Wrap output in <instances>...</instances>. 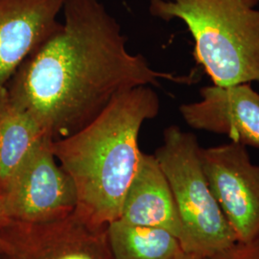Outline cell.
<instances>
[{
    "label": "cell",
    "instance_id": "1",
    "mask_svg": "<svg viewBox=\"0 0 259 259\" xmlns=\"http://www.w3.org/2000/svg\"><path fill=\"white\" fill-rule=\"evenodd\" d=\"M65 21L28 57L7 84L12 100L53 139L83 129L118 94L160 80L191 78L153 69L130 53L121 26L100 0H65Z\"/></svg>",
    "mask_w": 259,
    "mask_h": 259
},
{
    "label": "cell",
    "instance_id": "2",
    "mask_svg": "<svg viewBox=\"0 0 259 259\" xmlns=\"http://www.w3.org/2000/svg\"><path fill=\"white\" fill-rule=\"evenodd\" d=\"M159 109L150 85L135 88L116 95L83 129L52 140L56 159L74 183L76 210L90 221L107 226L119 218L143 154L139 132Z\"/></svg>",
    "mask_w": 259,
    "mask_h": 259
},
{
    "label": "cell",
    "instance_id": "3",
    "mask_svg": "<svg viewBox=\"0 0 259 259\" xmlns=\"http://www.w3.org/2000/svg\"><path fill=\"white\" fill-rule=\"evenodd\" d=\"M259 0H151L154 18L182 20L214 85L259 81Z\"/></svg>",
    "mask_w": 259,
    "mask_h": 259
},
{
    "label": "cell",
    "instance_id": "4",
    "mask_svg": "<svg viewBox=\"0 0 259 259\" xmlns=\"http://www.w3.org/2000/svg\"><path fill=\"white\" fill-rule=\"evenodd\" d=\"M201 146L178 126L163 133L155 157L174 196L186 233L185 251L206 258L236 243L232 229L204 175Z\"/></svg>",
    "mask_w": 259,
    "mask_h": 259
},
{
    "label": "cell",
    "instance_id": "5",
    "mask_svg": "<svg viewBox=\"0 0 259 259\" xmlns=\"http://www.w3.org/2000/svg\"><path fill=\"white\" fill-rule=\"evenodd\" d=\"M2 259H113L107 226L76 209L64 218L42 224L11 221L0 229Z\"/></svg>",
    "mask_w": 259,
    "mask_h": 259
},
{
    "label": "cell",
    "instance_id": "6",
    "mask_svg": "<svg viewBox=\"0 0 259 259\" xmlns=\"http://www.w3.org/2000/svg\"><path fill=\"white\" fill-rule=\"evenodd\" d=\"M45 140L11 182L2 200L11 221L42 224L73 212L77 207L74 183L58 163Z\"/></svg>",
    "mask_w": 259,
    "mask_h": 259
},
{
    "label": "cell",
    "instance_id": "7",
    "mask_svg": "<svg viewBox=\"0 0 259 259\" xmlns=\"http://www.w3.org/2000/svg\"><path fill=\"white\" fill-rule=\"evenodd\" d=\"M204 175L236 242L259 236V165L246 146L233 142L201 148Z\"/></svg>",
    "mask_w": 259,
    "mask_h": 259
},
{
    "label": "cell",
    "instance_id": "8",
    "mask_svg": "<svg viewBox=\"0 0 259 259\" xmlns=\"http://www.w3.org/2000/svg\"><path fill=\"white\" fill-rule=\"evenodd\" d=\"M200 94V101L180 107L187 125L259 148V93L249 83L205 87Z\"/></svg>",
    "mask_w": 259,
    "mask_h": 259
},
{
    "label": "cell",
    "instance_id": "9",
    "mask_svg": "<svg viewBox=\"0 0 259 259\" xmlns=\"http://www.w3.org/2000/svg\"><path fill=\"white\" fill-rule=\"evenodd\" d=\"M65 0H0V92L19 66L61 27Z\"/></svg>",
    "mask_w": 259,
    "mask_h": 259
},
{
    "label": "cell",
    "instance_id": "10",
    "mask_svg": "<svg viewBox=\"0 0 259 259\" xmlns=\"http://www.w3.org/2000/svg\"><path fill=\"white\" fill-rule=\"evenodd\" d=\"M118 219L133 225L163 229L176 236L185 250V228L166 177L154 155L142 154Z\"/></svg>",
    "mask_w": 259,
    "mask_h": 259
},
{
    "label": "cell",
    "instance_id": "11",
    "mask_svg": "<svg viewBox=\"0 0 259 259\" xmlns=\"http://www.w3.org/2000/svg\"><path fill=\"white\" fill-rule=\"evenodd\" d=\"M48 139L51 138L44 127L12 100L7 88L2 90L0 92L1 198L28 157Z\"/></svg>",
    "mask_w": 259,
    "mask_h": 259
},
{
    "label": "cell",
    "instance_id": "12",
    "mask_svg": "<svg viewBox=\"0 0 259 259\" xmlns=\"http://www.w3.org/2000/svg\"><path fill=\"white\" fill-rule=\"evenodd\" d=\"M107 237L113 259H175L184 251L171 232L120 219L107 225Z\"/></svg>",
    "mask_w": 259,
    "mask_h": 259
},
{
    "label": "cell",
    "instance_id": "13",
    "mask_svg": "<svg viewBox=\"0 0 259 259\" xmlns=\"http://www.w3.org/2000/svg\"><path fill=\"white\" fill-rule=\"evenodd\" d=\"M204 259H259V236L245 243L236 242L231 247Z\"/></svg>",
    "mask_w": 259,
    "mask_h": 259
},
{
    "label": "cell",
    "instance_id": "14",
    "mask_svg": "<svg viewBox=\"0 0 259 259\" xmlns=\"http://www.w3.org/2000/svg\"><path fill=\"white\" fill-rule=\"evenodd\" d=\"M9 222V217H8L7 214H6L4 204H3V200H2V198H1V196H0V229L3 228V227H5Z\"/></svg>",
    "mask_w": 259,
    "mask_h": 259
},
{
    "label": "cell",
    "instance_id": "15",
    "mask_svg": "<svg viewBox=\"0 0 259 259\" xmlns=\"http://www.w3.org/2000/svg\"><path fill=\"white\" fill-rule=\"evenodd\" d=\"M175 259H204L198 255H196L194 253L191 252H186V251H182Z\"/></svg>",
    "mask_w": 259,
    "mask_h": 259
},
{
    "label": "cell",
    "instance_id": "16",
    "mask_svg": "<svg viewBox=\"0 0 259 259\" xmlns=\"http://www.w3.org/2000/svg\"><path fill=\"white\" fill-rule=\"evenodd\" d=\"M0 259H2V258H1V257H0Z\"/></svg>",
    "mask_w": 259,
    "mask_h": 259
},
{
    "label": "cell",
    "instance_id": "17",
    "mask_svg": "<svg viewBox=\"0 0 259 259\" xmlns=\"http://www.w3.org/2000/svg\"><path fill=\"white\" fill-rule=\"evenodd\" d=\"M258 82H259V81H258Z\"/></svg>",
    "mask_w": 259,
    "mask_h": 259
}]
</instances>
